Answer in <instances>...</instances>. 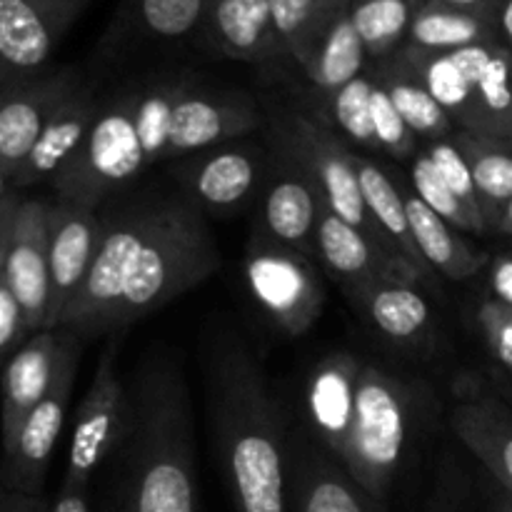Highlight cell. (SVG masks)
Masks as SVG:
<instances>
[{
	"mask_svg": "<svg viewBox=\"0 0 512 512\" xmlns=\"http://www.w3.org/2000/svg\"><path fill=\"white\" fill-rule=\"evenodd\" d=\"M188 163L180 168L185 188L198 203L210 210H233L250 198L263 173V160L250 148L220 145L198 158L188 155Z\"/></svg>",
	"mask_w": 512,
	"mask_h": 512,
	"instance_id": "23",
	"label": "cell"
},
{
	"mask_svg": "<svg viewBox=\"0 0 512 512\" xmlns=\"http://www.w3.org/2000/svg\"><path fill=\"white\" fill-rule=\"evenodd\" d=\"M418 3H423V0H418Z\"/></svg>",
	"mask_w": 512,
	"mask_h": 512,
	"instance_id": "52",
	"label": "cell"
},
{
	"mask_svg": "<svg viewBox=\"0 0 512 512\" xmlns=\"http://www.w3.org/2000/svg\"><path fill=\"white\" fill-rule=\"evenodd\" d=\"M490 512H512V498L508 493L503 490V495L500 498L493 500V505H490Z\"/></svg>",
	"mask_w": 512,
	"mask_h": 512,
	"instance_id": "50",
	"label": "cell"
},
{
	"mask_svg": "<svg viewBox=\"0 0 512 512\" xmlns=\"http://www.w3.org/2000/svg\"><path fill=\"white\" fill-rule=\"evenodd\" d=\"M20 198L18 195H10L0 203V280L5 275V260H8V245H10V233H13V220L18 213Z\"/></svg>",
	"mask_w": 512,
	"mask_h": 512,
	"instance_id": "43",
	"label": "cell"
},
{
	"mask_svg": "<svg viewBox=\"0 0 512 512\" xmlns=\"http://www.w3.org/2000/svg\"><path fill=\"white\" fill-rule=\"evenodd\" d=\"M410 183H413L415 195L428 205L433 213H438L445 223L453 225L455 230H468V233H485V223H480L475 215L468 213L458 195L448 188L443 178H440L438 168H435L433 158L425 153H418L410 163Z\"/></svg>",
	"mask_w": 512,
	"mask_h": 512,
	"instance_id": "36",
	"label": "cell"
},
{
	"mask_svg": "<svg viewBox=\"0 0 512 512\" xmlns=\"http://www.w3.org/2000/svg\"><path fill=\"white\" fill-rule=\"evenodd\" d=\"M68 333L40 330L0 370V433L3 445L13 440L25 415L48 395L63 363Z\"/></svg>",
	"mask_w": 512,
	"mask_h": 512,
	"instance_id": "19",
	"label": "cell"
},
{
	"mask_svg": "<svg viewBox=\"0 0 512 512\" xmlns=\"http://www.w3.org/2000/svg\"><path fill=\"white\" fill-rule=\"evenodd\" d=\"M490 290H493L498 303L512 308V255L493 260V265H490Z\"/></svg>",
	"mask_w": 512,
	"mask_h": 512,
	"instance_id": "42",
	"label": "cell"
},
{
	"mask_svg": "<svg viewBox=\"0 0 512 512\" xmlns=\"http://www.w3.org/2000/svg\"><path fill=\"white\" fill-rule=\"evenodd\" d=\"M355 168H358L360 188H363L365 205H368L370 218L375 220V225L380 228V233L393 243V248L403 255L408 263H413L418 268V273L423 275L425 283L435 285V273L428 268V263L420 255L418 245H415L413 233H410L408 213H405V200L400 193V185H395L393 180L385 175V170L380 165L370 163V160L358 158L355 155Z\"/></svg>",
	"mask_w": 512,
	"mask_h": 512,
	"instance_id": "29",
	"label": "cell"
},
{
	"mask_svg": "<svg viewBox=\"0 0 512 512\" xmlns=\"http://www.w3.org/2000/svg\"><path fill=\"white\" fill-rule=\"evenodd\" d=\"M498 233H503V235H512V200L508 203V208H505V213H503V218H500V223H498Z\"/></svg>",
	"mask_w": 512,
	"mask_h": 512,
	"instance_id": "49",
	"label": "cell"
},
{
	"mask_svg": "<svg viewBox=\"0 0 512 512\" xmlns=\"http://www.w3.org/2000/svg\"><path fill=\"white\" fill-rule=\"evenodd\" d=\"M148 168L133 90H125L100 103V113L83 148L55 175L53 188L63 203L98 208L100 200Z\"/></svg>",
	"mask_w": 512,
	"mask_h": 512,
	"instance_id": "6",
	"label": "cell"
},
{
	"mask_svg": "<svg viewBox=\"0 0 512 512\" xmlns=\"http://www.w3.org/2000/svg\"><path fill=\"white\" fill-rule=\"evenodd\" d=\"M218 265L213 235L193 205L180 200L155 203L148 238L130 265L110 315L108 333H118L173 303L195 285L205 283Z\"/></svg>",
	"mask_w": 512,
	"mask_h": 512,
	"instance_id": "3",
	"label": "cell"
},
{
	"mask_svg": "<svg viewBox=\"0 0 512 512\" xmlns=\"http://www.w3.org/2000/svg\"><path fill=\"white\" fill-rule=\"evenodd\" d=\"M105 220L95 208L58 200L50 205L48 268H50V310L45 330L58 328L60 318L78 295L98 255Z\"/></svg>",
	"mask_w": 512,
	"mask_h": 512,
	"instance_id": "15",
	"label": "cell"
},
{
	"mask_svg": "<svg viewBox=\"0 0 512 512\" xmlns=\"http://www.w3.org/2000/svg\"><path fill=\"white\" fill-rule=\"evenodd\" d=\"M153 210L155 203L138 205L105 220L103 240L90 265L88 278L80 285L78 295L68 305L55 330L75 335L78 340L108 333L110 315L118 303L130 265L148 238Z\"/></svg>",
	"mask_w": 512,
	"mask_h": 512,
	"instance_id": "9",
	"label": "cell"
},
{
	"mask_svg": "<svg viewBox=\"0 0 512 512\" xmlns=\"http://www.w3.org/2000/svg\"><path fill=\"white\" fill-rule=\"evenodd\" d=\"M498 30L500 40L512 50V0H503L498 8Z\"/></svg>",
	"mask_w": 512,
	"mask_h": 512,
	"instance_id": "47",
	"label": "cell"
},
{
	"mask_svg": "<svg viewBox=\"0 0 512 512\" xmlns=\"http://www.w3.org/2000/svg\"><path fill=\"white\" fill-rule=\"evenodd\" d=\"M10 185H13V178H10V173H8V170H5V165L0 163V203H3L5 198H10V195H13L8 190Z\"/></svg>",
	"mask_w": 512,
	"mask_h": 512,
	"instance_id": "48",
	"label": "cell"
},
{
	"mask_svg": "<svg viewBox=\"0 0 512 512\" xmlns=\"http://www.w3.org/2000/svg\"><path fill=\"white\" fill-rule=\"evenodd\" d=\"M130 423L115 450L110 512H198L193 403L173 358L153 355L128 383Z\"/></svg>",
	"mask_w": 512,
	"mask_h": 512,
	"instance_id": "1",
	"label": "cell"
},
{
	"mask_svg": "<svg viewBox=\"0 0 512 512\" xmlns=\"http://www.w3.org/2000/svg\"><path fill=\"white\" fill-rule=\"evenodd\" d=\"M320 203L323 200L313 180L288 158V168H283V173L265 193V233L308 258H318L315 238H318Z\"/></svg>",
	"mask_w": 512,
	"mask_h": 512,
	"instance_id": "24",
	"label": "cell"
},
{
	"mask_svg": "<svg viewBox=\"0 0 512 512\" xmlns=\"http://www.w3.org/2000/svg\"><path fill=\"white\" fill-rule=\"evenodd\" d=\"M353 0H270L275 30L283 48L303 68L325 30L350 8Z\"/></svg>",
	"mask_w": 512,
	"mask_h": 512,
	"instance_id": "34",
	"label": "cell"
},
{
	"mask_svg": "<svg viewBox=\"0 0 512 512\" xmlns=\"http://www.w3.org/2000/svg\"><path fill=\"white\" fill-rule=\"evenodd\" d=\"M103 100L95 98L85 85H80L45 123L43 133L35 140L33 150L28 153L25 163L13 175L15 188H28V185L55 180V175L75 158L93 128L95 118L100 113Z\"/></svg>",
	"mask_w": 512,
	"mask_h": 512,
	"instance_id": "22",
	"label": "cell"
},
{
	"mask_svg": "<svg viewBox=\"0 0 512 512\" xmlns=\"http://www.w3.org/2000/svg\"><path fill=\"white\" fill-rule=\"evenodd\" d=\"M50 512H90L88 490L60 488L58 498L50 503Z\"/></svg>",
	"mask_w": 512,
	"mask_h": 512,
	"instance_id": "45",
	"label": "cell"
},
{
	"mask_svg": "<svg viewBox=\"0 0 512 512\" xmlns=\"http://www.w3.org/2000/svg\"><path fill=\"white\" fill-rule=\"evenodd\" d=\"M370 323L395 343H418L428 335L433 313L418 285L375 283L355 295Z\"/></svg>",
	"mask_w": 512,
	"mask_h": 512,
	"instance_id": "30",
	"label": "cell"
},
{
	"mask_svg": "<svg viewBox=\"0 0 512 512\" xmlns=\"http://www.w3.org/2000/svg\"><path fill=\"white\" fill-rule=\"evenodd\" d=\"M368 53L360 40L358 30H355L353 20H350L348 10L330 25L323 33V38L315 43L313 53L305 60L303 70L308 75L310 83L320 90L323 95L338 93L343 85L350 80L360 78L368 70Z\"/></svg>",
	"mask_w": 512,
	"mask_h": 512,
	"instance_id": "31",
	"label": "cell"
},
{
	"mask_svg": "<svg viewBox=\"0 0 512 512\" xmlns=\"http://www.w3.org/2000/svg\"><path fill=\"white\" fill-rule=\"evenodd\" d=\"M360 373H363V360L350 353H333L320 360L308 380L305 405L313 425V438L338 463L348 448L350 428L358 408Z\"/></svg>",
	"mask_w": 512,
	"mask_h": 512,
	"instance_id": "20",
	"label": "cell"
},
{
	"mask_svg": "<svg viewBox=\"0 0 512 512\" xmlns=\"http://www.w3.org/2000/svg\"><path fill=\"white\" fill-rule=\"evenodd\" d=\"M410 430L413 398L403 380L378 365L363 363L358 408L340 465L370 498H385L393 485L408 450Z\"/></svg>",
	"mask_w": 512,
	"mask_h": 512,
	"instance_id": "5",
	"label": "cell"
},
{
	"mask_svg": "<svg viewBox=\"0 0 512 512\" xmlns=\"http://www.w3.org/2000/svg\"><path fill=\"white\" fill-rule=\"evenodd\" d=\"M435 3L453 5V8H463V10H478V13H488V15H498V8L503 5V0H435Z\"/></svg>",
	"mask_w": 512,
	"mask_h": 512,
	"instance_id": "46",
	"label": "cell"
},
{
	"mask_svg": "<svg viewBox=\"0 0 512 512\" xmlns=\"http://www.w3.org/2000/svg\"><path fill=\"white\" fill-rule=\"evenodd\" d=\"M428 155L433 158L440 178H443L445 183H448V188L458 195V200L468 208V213L475 215L480 223H485L483 210H480L478 190H475V183H473V173H470L468 160H465L463 150L458 148L453 135H450V138L430 140ZM485 228H488V223H485Z\"/></svg>",
	"mask_w": 512,
	"mask_h": 512,
	"instance_id": "39",
	"label": "cell"
},
{
	"mask_svg": "<svg viewBox=\"0 0 512 512\" xmlns=\"http://www.w3.org/2000/svg\"><path fill=\"white\" fill-rule=\"evenodd\" d=\"M478 320L495 358L512 370V318L508 308L498 300H485L480 305Z\"/></svg>",
	"mask_w": 512,
	"mask_h": 512,
	"instance_id": "41",
	"label": "cell"
},
{
	"mask_svg": "<svg viewBox=\"0 0 512 512\" xmlns=\"http://www.w3.org/2000/svg\"><path fill=\"white\" fill-rule=\"evenodd\" d=\"M203 33L215 50L233 60L263 63L288 55L275 30L270 0H210Z\"/></svg>",
	"mask_w": 512,
	"mask_h": 512,
	"instance_id": "21",
	"label": "cell"
},
{
	"mask_svg": "<svg viewBox=\"0 0 512 512\" xmlns=\"http://www.w3.org/2000/svg\"><path fill=\"white\" fill-rule=\"evenodd\" d=\"M260 125L255 105L245 95L208 93L188 83L173 110L168 158H188L225 145Z\"/></svg>",
	"mask_w": 512,
	"mask_h": 512,
	"instance_id": "18",
	"label": "cell"
},
{
	"mask_svg": "<svg viewBox=\"0 0 512 512\" xmlns=\"http://www.w3.org/2000/svg\"><path fill=\"white\" fill-rule=\"evenodd\" d=\"M455 438L490 470L512 498V413L495 398L463 400L450 413Z\"/></svg>",
	"mask_w": 512,
	"mask_h": 512,
	"instance_id": "25",
	"label": "cell"
},
{
	"mask_svg": "<svg viewBox=\"0 0 512 512\" xmlns=\"http://www.w3.org/2000/svg\"><path fill=\"white\" fill-rule=\"evenodd\" d=\"M375 85H373V98H370V113H373V128L378 135L380 150L390 153L398 160H413L415 155V135L413 130L405 125V120L400 118L398 108H395L393 98L385 90L383 80L375 73Z\"/></svg>",
	"mask_w": 512,
	"mask_h": 512,
	"instance_id": "38",
	"label": "cell"
},
{
	"mask_svg": "<svg viewBox=\"0 0 512 512\" xmlns=\"http://www.w3.org/2000/svg\"><path fill=\"white\" fill-rule=\"evenodd\" d=\"M208 410L238 512H288V433L258 358L235 340L208 360Z\"/></svg>",
	"mask_w": 512,
	"mask_h": 512,
	"instance_id": "2",
	"label": "cell"
},
{
	"mask_svg": "<svg viewBox=\"0 0 512 512\" xmlns=\"http://www.w3.org/2000/svg\"><path fill=\"white\" fill-rule=\"evenodd\" d=\"M50 203L20 200L10 233L8 260L3 280L18 298L30 333H40L48 323L50 310V268H48Z\"/></svg>",
	"mask_w": 512,
	"mask_h": 512,
	"instance_id": "17",
	"label": "cell"
},
{
	"mask_svg": "<svg viewBox=\"0 0 512 512\" xmlns=\"http://www.w3.org/2000/svg\"><path fill=\"white\" fill-rule=\"evenodd\" d=\"M480 43H503L498 15L423 0L410 23L405 48L423 53H453Z\"/></svg>",
	"mask_w": 512,
	"mask_h": 512,
	"instance_id": "27",
	"label": "cell"
},
{
	"mask_svg": "<svg viewBox=\"0 0 512 512\" xmlns=\"http://www.w3.org/2000/svg\"><path fill=\"white\" fill-rule=\"evenodd\" d=\"M395 58L418 75L458 130L512 140V50L480 43L453 53L400 48Z\"/></svg>",
	"mask_w": 512,
	"mask_h": 512,
	"instance_id": "4",
	"label": "cell"
},
{
	"mask_svg": "<svg viewBox=\"0 0 512 512\" xmlns=\"http://www.w3.org/2000/svg\"><path fill=\"white\" fill-rule=\"evenodd\" d=\"M210 0H130V25L153 40H183L203 30Z\"/></svg>",
	"mask_w": 512,
	"mask_h": 512,
	"instance_id": "35",
	"label": "cell"
},
{
	"mask_svg": "<svg viewBox=\"0 0 512 512\" xmlns=\"http://www.w3.org/2000/svg\"><path fill=\"white\" fill-rule=\"evenodd\" d=\"M93 0H0V85L43 73Z\"/></svg>",
	"mask_w": 512,
	"mask_h": 512,
	"instance_id": "12",
	"label": "cell"
},
{
	"mask_svg": "<svg viewBox=\"0 0 512 512\" xmlns=\"http://www.w3.org/2000/svg\"><path fill=\"white\" fill-rule=\"evenodd\" d=\"M315 248H318V258L323 260L325 268L345 285L353 298L375 283H425L413 263H408L403 255L393 253V250L375 245L355 225L345 223L333 210L325 208V203H320Z\"/></svg>",
	"mask_w": 512,
	"mask_h": 512,
	"instance_id": "14",
	"label": "cell"
},
{
	"mask_svg": "<svg viewBox=\"0 0 512 512\" xmlns=\"http://www.w3.org/2000/svg\"><path fill=\"white\" fill-rule=\"evenodd\" d=\"M28 318L5 280H0V370L30 338Z\"/></svg>",
	"mask_w": 512,
	"mask_h": 512,
	"instance_id": "40",
	"label": "cell"
},
{
	"mask_svg": "<svg viewBox=\"0 0 512 512\" xmlns=\"http://www.w3.org/2000/svg\"><path fill=\"white\" fill-rule=\"evenodd\" d=\"M375 75L373 68L365 70L360 78L350 80L348 85L330 95V115L338 125L340 133L348 135V140L363 145V148L380 150L378 135L373 128V113H370V98H373Z\"/></svg>",
	"mask_w": 512,
	"mask_h": 512,
	"instance_id": "37",
	"label": "cell"
},
{
	"mask_svg": "<svg viewBox=\"0 0 512 512\" xmlns=\"http://www.w3.org/2000/svg\"><path fill=\"white\" fill-rule=\"evenodd\" d=\"M400 193H403L415 245L435 275L440 273L448 280H468L488 265V253L475 250L468 240L460 238L458 230L433 213L418 195L405 188H400Z\"/></svg>",
	"mask_w": 512,
	"mask_h": 512,
	"instance_id": "26",
	"label": "cell"
},
{
	"mask_svg": "<svg viewBox=\"0 0 512 512\" xmlns=\"http://www.w3.org/2000/svg\"><path fill=\"white\" fill-rule=\"evenodd\" d=\"M453 140L470 165L488 230H495L512 200V140L485 138L465 130H455Z\"/></svg>",
	"mask_w": 512,
	"mask_h": 512,
	"instance_id": "28",
	"label": "cell"
},
{
	"mask_svg": "<svg viewBox=\"0 0 512 512\" xmlns=\"http://www.w3.org/2000/svg\"><path fill=\"white\" fill-rule=\"evenodd\" d=\"M130 423L128 383L118 370V340L105 345L93 380L78 405L70 435L63 488L88 490L95 470L113 458Z\"/></svg>",
	"mask_w": 512,
	"mask_h": 512,
	"instance_id": "10",
	"label": "cell"
},
{
	"mask_svg": "<svg viewBox=\"0 0 512 512\" xmlns=\"http://www.w3.org/2000/svg\"><path fill=\"white\" fill-rule=\"evenodd\" d=\"M418 5V0H353L350 3L348 15L363 40L370 63H383L403 48Z\"/></svg>",
	"mask_w": 512,
	"mask_h": 512,
	"instance_id": "33",
	"label": "cell"
},
{
	"mask_svg": "<svg viewBox=\"0 0 512 512\" xmlns=\"http://www.w3.org/2000/svg\"><path fill=\"white\" fill-rule=\"evenodd\" d=\"M505 308H508V305H505ZM508 313H510V318H512V308H508Z\"/></svg>",
	"mask_w": 512,
	"mask_h": 512,
	"instance_id": "51",
	"label": "cell"
},
{
	"mask_svg": "<svg viewBox=\"0 0 512 512\" xmlns=\"http://www.w3.org/2000/svg\"><path fill=\"white\" fill-rule=\"evenodd\" d=\"M80 88L73 68L28 75L0 85V163L13 178L50 115Z\"/></svg>",
	"mask_w": 512,
	"mask_h": 512,
	"instance_id": "13",
	"label": "cell"
},
{
	"mask_svg": "<svg viewBox=\"0 0 512 512\" xmlns=\"http://www.w3.org/2000/svg\"><path fill=\"white\" fill-rule=\"evenodd\" d=\"M78 358V338L68 333L63 363H60L53 388L25 415L13 440L3 445V480L5 488L13 493L40 495L45 473H48L50 460L60 443V435H63L65 415H68L75 388V373H78Z\"/></svg>",
	"mask_w": 512,
	"mask_h": 512,
	"instance_id": "11",
	"label": "cell"
},
{
	"mask_svg": "<svg viewBox=\"0 0 512 512\" xmlns=\"http://www.w3.org/2000/svg\"><path fill=\"white\" fill-rule=\"evenodd\" d=\"M288 512H380L348 470L305 433H288Z\"/></svg>",
	"mask_w": 512,
	"mask_h": 512,
	"instance_id": "16",
	"label": "cell"
},
{
	"mask_svg": "<svg viewBox=\"0 0 512 512\" xmlns=\"http://www.w3.org/2000/svg\"><path fill=\"white\" fill-rule=\"evenodd\" d=\"M245 283L260 310L293 338L308 333L323 313L325 290L313 258L278 243L265 230L245 248Z\"/></svg>",
	"mask_w": 512,
	"mask_h": 512,
	"instance_id": "8",
	"label": "cell"
},
{
	"mask_svg": "<svg viewBox=\"0 0 512 512\" xmlns=\"http://www.w3.org/2000/svg\"><path fill=\"white\" fill-rule=\"evenodd\" d=\"M280 143H283L285 155L313 180L325 208L333 210L345 223L355 225L375 245L398 253L370 218L358 168H355V153L328 125L303 113H293L280 130Z\"/></svg>",
	"mask_w": 512,
	"mask_h": 512,
	"instance_id": "7",
	"label": "cell"
},
{
	"mask_svg": "<svg viewBox=\"0 0 512 512\" xmlns=\"http://www.w3.org/2000/svg\"><path fill=\"white\" fill-rule=\"evenodd\" d=\"M373 68L378 78L383 80L390 98H393L400 118L413 130L415 138L423 135V138L440 140L450 138L455 133L453 120L445 113L443 105L430 95V90L420 83L418 75L410 68H405L395 55L383 60V63H373Z\"/></svg>",
	"mask_w": 512,
	"mask_h": 512,
	"instance_id": "32",
	"label": "cell"
},
{
	"mask_svg": "<svg viewBox=\"0 0 512 512\" xmlns=\"http://www.w3.org/2000/svg\"><path fill=\"white\" fill-rule=\"evenodd\" d=\"M0 512H50V505L40 495L5 490V495L0 498Z\"/></svg>",
	"mask_w": 512,
	"mask_h": 512,
	"instance_id": "44",
	"label": "cell"
}]
</instances>
